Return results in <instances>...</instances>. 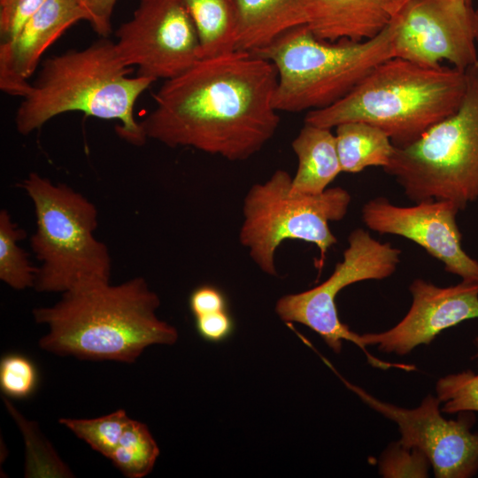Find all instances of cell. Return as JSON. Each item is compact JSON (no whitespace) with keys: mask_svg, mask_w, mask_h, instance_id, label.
Returning a JSON list of instances; mask_svg holds the SVG:
<instances>
[{"mask_svg":"<svg viewBox=\"0 0 478 478\" xmlns=\"http://www.w3.org/2000/svg\"><path fill=\"white\" fill-rule=\"evenodd\" d=\"M159 448L146 424L131 419L110 457L127 478H143L153 469Z\"/></svg>","mask_w":478,"mask_h":478,"instance_id":"21","label":"cell"},{"mask_svg":"<svg viewBox=\"0 0 478 478\" xmlns=\"http://www.w3.org/2000/svg\"><path fill=\"white\" fill-rule=\"evenodd\" d=\"M194 23L199 59L236 50L237 19L234 0H182Z\"/></svg>","mask_w":478,"mask_h":478,"instance_id":"19","label":"cell"},{"mask_svg":"<svg viewBox=\"0 0 478 478\" xmlns=\"http://www.w3.org/2000/svg\"><path fill=\"white\" fill-rule=\"evenodd\" d=\"M291 147L298 160L291 181L293 192L320 194L342 172L335 135L331 128L305 123Z\"/></svg>","mask_w":478,"mask_h":478,"instance_id":"18","label":"cell"},{"mask_svg":"<svg viewBox=\"0 0 478 478\" xmlns=\"http://www.w3.org/2000/svg\"><path fill=\"white\" fill-rule=\"evenodd\" d=\"M291 181L288 172L278 169L266 181L252 185L243 199L239 241L257 266L271 276L277 275L275 252L285 240L314 244L320 272L328 251L337 243L329 222L343 219L351 200L341 187L316 195L293 192Z\"/></svg>","mask_w":478,"mask_h":478,"instance_id":"8","label":"cell"},{"mask_svg":"<svg viewBox=\"0 0 478 478\" xmlns=\"http://www.w3.org/2000/svg\"><path fill=\"white\" fill-rule=\"evenodd\" d=\"M48 0H0V43L12 41Z\"/></svg>","mask_w":478,"mask_h":478,"instance_id":"28","label":"cell"},{"mask_svg":"<svg viewBox=\"0 0 478 478\" xmlns=\"http://www.w3.org/2000/svg\"><path fill=\"white\" fill-rule=\"evenodd\" d=\"M118 0H90L89 23L96 34L107 37L112 31V15Z\"/></svg>","mask_w":478,"mask_h":478,"instance_id":"31","label":"cell"},{"mask_svg":"<svg viewBox=\"0 0 478 478\" xmlns=\"http://www.w3.org/2000/svg\"><path fill=\"white\" fill-rule=\"evenodd\" d=\"M394 26L363 42L317 38L306 24L295 27L251 54L277 71L276 111L328 107L348 95L377 65L394 57Z\"/></svg>","mask_w":478,"mask_h":478,"instance_id":"5","label":"cell"},{"mask_svg":"<svg viewBox=\"0 0 478 478\" xmlns=\"http://www.w3.org/2000/svg\"><path fill=\"white\" fill-rule=\"evenodd\" d=\"M409 289L412 303L406 315L387 331L360 335L365 346L377 345L379 351L402 356L429 344L449 328L478 319V283L461 281L442 288L415 279Z\"/></svg>","mask_w":478,"mask_h":478,"instance_id":"14","label":"cell"},{"mask_svg":"<svg viewBox=\"0 0 478 478\" xmlns=\"http://www.w3.org/2000/svg\"><path fill=\"white\" fill-rule=\"evenodd\" d=\"M476 14H477V17H478V8L476 9Z\"/></svg>","mask_w":478,"mask_h":478,"instance_id":"34","label":"cell"},{"mask_svg":"<svg viewBox=\"0 0 478 478\" xmlns=\"http://www.w3.org/2000/svg\"><path fill=\"white\" fill-rule=\"evenodd\" d=\"M116 37L123 65L155 81L176 77L199 60L197 34L182 0H140Z\"/></svg>","mask_w":478,"mask_h":478,"instance_id":"10","label":"cell"},{"mask_svg":"<svg viewBox=\"0 0 478 478\" xmlns=\"http://www.w3.org/2000/svg\"><path fill=\"white\" fill-rule=\"evenodd\" d=\"M130 68L119 58L107 37L82 50H70L47 58L15 114L17 131L27 135L56 116L81 112L103 120H118L117 134L134 145L144 144L140 122L134 115L138 97L154 81L128 77Z\"/></svg>","mask_w":478,"mask_h":478,"instance_id":"3","label":"cell"},{"mask_svg":"<svg viewBox=\"0 0 478 478\" xmlns=\"http://www.w3.org/2000/svg\"><path fill=\"white\" fill-rule=\"evenodd\" d=\"M130 420L125 410L119 409L98 418H60L58 422L94 451L108 459L118 445Z\"/></svg>","mask_w":478,"mask_h":478,"instance_id":"24","label":"cell"},{"mask_svg":"<svg viewBox=\"0 0 478 478\" xmlns=\"http://www.w3.org/2000/svg\"><path fill=\"white\" fill-rule=\"evenodd\" d=\"M236 50L252 52L284 32L306 24L305 0H234Z\"/></svg>","mask_w":478,"mask_h":478,"instance_id":"17","label":"cell"},{"mask_svg":"<svg viewBox=\"0 0 478 478\" xmlns=\"http://www.w3.org/2000/svg\"><path fill=\"white\" fill-rule=\"evenodd\" d=\"M196 328L205 341L220 343L233 333L235 324L228 310H222L195 317Z\"/></svg>","mask_w":478,"mask_h":478,"instance_id":"29","label":"cell"},{"mask_svg":"<svg viewBox=\"0 0 478 478\" xmlns=\"http://www.w3.org/2000/svg\"><path fill=\"white\" fill-rule=\"evenodd\" d=\"M466 3L472 4L474 0H464Z\"/></svg>","mask_w":478,"mask_h":478,"instance_id":"33","label":"cell"},{"mask_svg":"<svg viewBox=\"0 0 478 478\" xmlns=\"http://www.w3.org/2000/svg\"><path fill=\"white\" fill-rule=\"evenodd\" d=\"M335 141L342 172L358 173L369 166L386 167L395 146L381 128L362 121L335 127Z\"/></svg>","mask_w":478,"mask_h":478,"instance_id":"20","label":"cell"},{"mask_svg":"<svg viewBox=\"0 0 478 478\" xmlns=\"http://www.w3.org/2000/svg\"><path fill=\"white\" fill-rule=\"evenodd\" d=\"M189 303L194 317L227 310V302L224 293L219 288L210 284H204L195 289L190 294Z\"/></svg>","mask_w":478,"mask_h":478,"instance_id":"30","label":"cell"},{"mask_svg":"<svg viewBox=\"0 0 478 478\" xmlns=\"http://www.w3.org/2000/svg\"><path fill=\"white\" fill-rule=\"evenodd\" d=\"M26 231L18 227L7 210L0 211V279L9 287L22 290L35 286L37 267L31 266L19 242Z\"/></svg>","mask_w":478,"mask_h":478,"instance_id":"22","label":"cell"},{"mask_svg":"<svg viewBox=\"0 0 478 478\" xmlns=\"http://www.w3.org/2000/svg\"><path fill=\"white\" fill-rule=\"evenodd\" d=\"M431 466L420 450L401 443H390L379 460V472L385 478L428 477Z\"/></svg>","mask_w":478,"mask_h":478,"instance_id":"26","label":"cell"},{"mask_svg":"<svg viewBox=\"0 0 478 478\" xmlns=\"http://www.w3.org/2000/svg\"><path fill=\"white\" fill-rule=\"evenodd\" d=\"M22 188L32 200L36 229L30 246L41 262L34 288L64 293L76 287L111 282L112 259L96 238V205L65 183L30 173Z\"/></svg>","mask_w":478,"mask_h":478,"instance_id":"6","label":"cell"},{"mask_svg":"<svg viewBox=\"0 0 478 478\" xmlns=\"http://www.w3.org/2000/svg\"><path fill=\"white\" fill-rule=\"evenodd\" d=\"M400 250L389 243H381L365 229L357 228L349 235L343 260L335 265L332 274L311 289L280 297L274 311L285 322H297L310 328L336 354L341 352L343 341L346 340L360 348L373 366L411 371V365L389 363L371 355L363 344L361 335L341 322L335 305V297L343 288L362 281L390 276L400 262Z\"/></svg>","mask_w":478,"mask_h":478,"instance_id":"9","label":"cell"},{"mask_svg":"<svg viewBox=\"0 0 478 478\" xmlns=\"http://www.w3.org/2000/svg\"><path fill=\"white\" fill-rule=\"evenodd\" d=\"M79 4L88 12L89 19H90V14H89V2L90 0H76Z\"/></svg>","mask_w":478,"mask_h":478,"instance_id":"32","label":"cell"},{"mask_svg":"<svg viewBox=\"0 0 478 478\" xmlns=\"http://www.w3.org/2000/svg\"><path fill=\"white\" fill-rule=\"evenodd\" d=\"M37 382L34 364L19 354L4 356L0 363V386L5 396L23 398L35 389Z\"/></svg>","mask_w":478,"mask_h":478,"instance_id":"27","label":"cell"},{"mask_svg":"<svg viewBox=\"0 0 478 478\" xmlns=\"http://www.w3.org/2000/svg\"><path fill=\"white\" fill-rule=\"evenodd\" d=\"M465 91L463 71L426 67L393 57L377 65L335 104L307 112L305 123L332 128L362 121L383 130L394 146L404 147L455 112Z\"/></svg>","mask_w":478,"mask_h":478,"instance_id":"4","label":"cell"},{"mask_svg":"<svg viewBox=\"0 0 478 478\" xmlns=\"http://www.w3.org/2000/svg\"><path fill=\"white\" fill-rule=\"evenodd\" d=\"M89 19L76 0H48L12 41L0 43L1 90L25 96L44 52L75 23Z\"/></svg>","mask_w":478,"mask_h":478,"instance_id":"15","label":"cell"},{"mask_svg":"<svg viewBox=\"0 0 478 478\" xmlns=\"http://www.w3.org/2000/svg\"><path fill=\"white\" fill-rule=\"evenodd\" d=\"M276 84L275 66L247 51L199 59L165 81L140 126L147 139L168 147L244 161L278 128Z\"/></svg>","mask_w":478,"mask_h":478,"instance_id":"1","label":"cell"},{"mask_svg":"<svg viewBox=\"0 0 478 478\" xmlns=\"http://www.w3.org/2000/svg\"><path fill=\"white\" fill-rule=\"evenodd\" d=\"M407 1L305 0L306 25L324 41H367L395 19Z\"/></svg>","mask_w":478,"mask_h":478,"instance_id":"16","label":"cell"},{"mask_svg":"<svg viewBox=\"0 0 478 478\" xmlns=\"http://www.w3.org/2000/svg\"><path fill=\"white\" fill-rule=\"evenodd\" d=\"M158 296L143 277L76 287L51 306L33 310L48 332L41 349L80 359L134 363L154 344H173L177 329L160 320Z\"/></svg>","mask_w":478,"mask_h":478,"instance_id":"2","label":"cell"},{"mask_svg":"<svg viewBox=\"0 0 478 478\" xmlns=\"http://www.w3.org/2000/svg\"><path fill=\"white\" fill-rule=\"evenodd\" d=\"M459 211L449 200H428L405 207L380 197L363 205L361 217L370 230L411 240L440 260L446 272L463 281L478 283V261L462 248L456 222Z\"/></svg>","mask_w":478,"mask_h":478,"instance_id":"13","label":"cell"},{"mask_svg":"<svg viewBox=\"0 0 478 478\" xmlns=\"http://www.w3.org/2000/svg\"><path fill=\"white\" fill-rule=\"evenodd\" d=\"M369 407L394 421L401 435L399 442L423 451L438 478H469L478 471V432L471 428L474 412H460L456 420L441 415L438 397L427 396L412 409L379 400L362 388L343 381Z\"/></svg>","mask_w":478,"mask_h":478,"instance_id":"12","label":"cell"},{"mask_svg":"<svg viewBox=\"0 0 478 478\" xmlns=\"http://www.w3.org/2000/svg\"><path fill=\"white\" fill-rule=\"evenodd\" d=\"M5 406L19 425L26 443V477H73L34 422L27 420L6 398Z\"/></svg>","mask_w":478,"mask_h":478,"instance_id":"23","label":"cell"},{"mask_svg":"<svg viewBox=\"0 0 478 478\" xmlns=\"http://www.w3.org/2000/svg\"><path fill=\"white\" fill-rule=\"evenodd\" d=\"M474 343L477 352L472 358H478V336ZM436 393L446 413L478 412V374L466 370L443 376L436 382Z\"/></svg>","mask_w":478,"mask_h":478,"instance_id":"25","label":"cell"},{"mask_svg":"<svg viewBox=\"0 0 478 478\" xmlns=\"http://www.w3.org/2000/svg\"><path fill=\"white\" fill-rule=\"evenodd\" d=\"M392 23L396 58L463 72L478 60V17L464 0H408Z\"/></svg>","mask_w":478,"mask_h":478,"instance_id":"11","label":"cell"},{"mask_svg":"<svg viewBox=\"0 0 478 478\" xmlns=\"http://www.w3.org/2000/svg\"><path fill=\"white\" fill-rule=\"evenodd\" d=\"M465 75L457 111L415 142L395 146L383 168L415 203L449 200L461 211L478 199V60Z\"/></svg>","mask_w":478,"mask_h":478,"instance_id":"7","label":"cell"}]
</instances>
